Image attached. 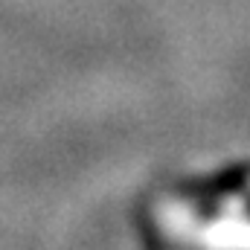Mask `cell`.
<instances>
[{
	"instance_id": "obj_1",
	"label": "cell",
	"mask_w": 250,
	"mask_h": 250,
	"mask_svg": "<svg viewBox=\"0 0 250 250\" xmlns=\"http://www.w3.org/2000/svg\"><path fill=\"white\" fill-rule=\"evenodd\" d=\"M143 224L157 250H250V166L157 189Z\"/></svg>"
}]
</instances>
